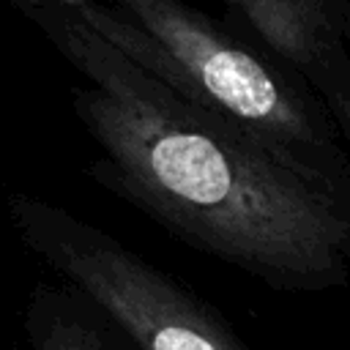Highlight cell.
<instances>
[{
    "label": "cell",
    "mask_w": 350,
    "mask_h": 350,
    "mask_svg": "<svg viewBox=\"0 0 350 350\" xmlns=\"http://www.w3.org/2000/svg\"><path fill=\"white\" fill-rule=\"evenodd\" d=\"M260 41L301 71L328 68L339 57L334 0H224Z\"/></svg>",
    "instance_id": "277c9868"
},
{
    "label": "cell",
    "mask_w": 350,
    "mask_h": 350,
    "mask_svg": "<svg viewBox=\"0 0 350 350\" xmlns=\"http://www.w3.org/2000/svg\"><path fill=\"white\" fill-rule=\"evenodd\" d=\"M19 241L137 350H249L194 293L77 213L14 194L5 205Z\"/></svg>",
    "instance_id": "3957f363"
},
{
    "label": "cell",
    "mask_w": 350,
    "mask_h": 350,
    "mask_svg": "<svg viewBox=\"0 0 350 350\" xmlns=\"http://www.w3.org/2000/svg\"><path fill=\"white\" fill-rule=\"evenodd\" d=\"M178 96L238 126L301 178L350 202V167L325 115L268 60L183 0H60Z\"/></svg>",
    "instance_id": "7a4b0ae2"
},
{
    "label": "cell",
    "mask_w": 350,
    "mask_h": 350,
    "mask_svg": "<svg viewBox=\"0 0 350 350\" xmlns=\"http://www.w3.org/2000/svg\"><path fill=\"white\" fill-rule=\"evenodd\" d=\"M27 16L88 79L74 109L104 159L96 175L191 246L273 290L347 282V200L282 164L123 57L60 3Z\"/></svg>",
    "instance_id": "6da1fadb"
},
{
    "label": "cell",
    "mask_w": 350,
    "mask_h": 350,
    "mask_svg": "<svg viewBox=\"0 0 350 350\" xmlns=\"http://www.w3.org/2000/svg\"><path fill=\"white\" fill-rule=\"evenodd\" d=\"M22 328L30 350H126L118 331H109L93 306L71 287L49 282L33 287Z\"/></svg>",
    "instance_id": "5b68a950"
}]
</instances>
